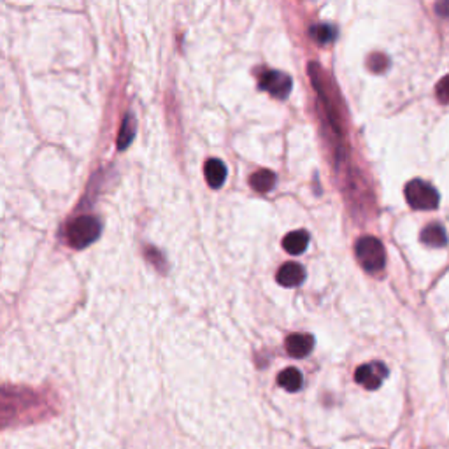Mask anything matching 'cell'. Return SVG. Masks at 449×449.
<instances>
[{
	"instance_id": "obj_11",
	"label": "cell",
	"mask_w": 449,
	"mask_h": 449,
	"mask_svg": "<svg viewBox=\"0 0 449 449\" xmlns=\"http://www.w3.org/2000/svg\"><path fill=\"white\" fill-rule=\"evenodd\" d=\"M249 184H251L253 190H256L258 194H267V191H271L272 188L276 187V174L272 171H263L255 172L249 179Z\"/></svg>"
},
{
	"instance_id": "obj_12",
	"label": "cell",
	"mask_w": 449,
	"mask_h": 449,
	"mask_svg": "<svg viewBox=\"0 0 449 449\" xmlns=\"http://www.w3.org/2000/svg\"><path fill=\"white\" fill-rule=\"evenodd\" d=\"M302 383H304L302 372H300L299 369H295V367H288V369H285L278 376L279 386L285 388L286 391H292V393L293 391H299L300 388H302Z\"/></svg>"
},
{
	"instance_id": "obj_4",
	"label": "cell",
	"mask_w": 449,
	"mask_h": 449,
	"mask_svg": "<svg viewBox=\"0 0 449 449\" xmlns=\"http://www.w3.org/2000/svg\"><path fill=\"white\" fill-rule=\"evenodd\" d=\"M292 77L281 70H265L260 76V88L265 90L267 93H271L276 99H286L292 92Z\"/></svg>"
},
{
	"instance_id": "obj_6",
	"label": "cell",
	"mask_w": 449,
	"mask_h": 449,
	"mask_svg": "<svg viewBox=\"0 0 449 449\" xmlns=\"http://www.w3.org/2000/svg\"><path fill=\"white\" fill-rule=\"evenodd\" d=\"M306 279V271L300 263L288 262L281 267L276 274V281L279 283L285 288H295V286H300Z\"/></svg>"
},
{
	"instance_id": "obj_17",
	"label": "cell",
	"mask_w": 449,
	"mask_h": 449,
	"mask_svg": "<svg viewBox=\"0 0 449 449\" xmlns=\"http://www.w3.org/2000/svg\"><path fill=\"white\" fill-rule=\"evenodd\" d=\"M435 11H437V15L441 16V18H449V0L439 2V4L435 6Z\"/></svg>"
},
{
	"instance_id": "obj_7",
	"label": "cell",
	"mask_w": 449,
	"mask_h": 449,
	"mask_svg": "<svg viewBox=\"0 0 449 449\" xmlns=\"http://www.w3.org/2000/svg\"><path fill=\"white\" fill-rule=\"evenodd\" d=\"M286 351L293 358H306L314 347V337L310 333H292L286 339Z\"/></svg>"
},
{
	"instance_id": "obj_5",
	"label": "cell",
	"mask_w": 449,
	"mask_h": 449,
	"mask_svg": "<svg viewBox=\"0 0 449 449\" xmlns=\"http://www.w3.org/2000/svg\"><path fill=\"white\" fill-rule=\"evenodd\" d=\"M388 377V367L383 362H370L363 363L354 372V381L362 384L365 390H377L383 384V381Z\"/></svg>"
},
{
	"instance_id": "obj_8",
	"label": "cell",
	"mask_w": 449,
	"mask_h": 449,
	"mask_svg": "<svg viewBox=\"0 0 449 449\" xmlns=\"http://www.w3.org/2000/svg\"><path fill=\"white\" fill-rule=\"evenodd\" d=\"M204 175L205 181L211 188L218 190L225 184V179H227V167L218 158H211V160L205 162L204 165Z\"/></svg>"
},
{
	"instance_id": "obj_10",
	"label": "cell",
	"mask_w": 449,
	"mask_h": 449,
	"mask_svg": "<svg viewBox=\"0 0 449 449\" xmlns=\"http://www.w3.org/2000/svg\"><path fill=\"white\" fill-rule=\"evenodd\" d=\"M309 234L306 230H295L290 232L285 239H283V248L290 255H302L309 246Z\"/></svg>"
},
{
	"instance_id": "obj_15",
	"label": "cell",
	"mask_w": 449,
	"mask_h": 449,
	"mask_svg": "<svg viewBox=\"0 0 449 449\" xmlns=\"http://www.w3.org/2000/svg\"><path fill=\"white\" fill-rule=\"evenodd\" d=\"M367 65H369V69L372 70V72L381 74L388 69L390 60H388L384 55H381V53H374V55H370L369 60H367Z\"/></svg>"
},
{
	"instance_id": "obj_3",
	"label": "cell",
	"mask_w": 449,
	"mask_h": 449,
	"mask_svg": "<svg viewBox=\"0 0 449 449\" xmlns=\"http://www.w3.org/2000/svg\"><path fill=\"white\" fill-rule=\"evenodd\" d=\"M406 200L407 204L413 209H418V211H432L439 205V191L432 187L427 181H421V179H413L406 184Z\"/></svg>"
},
{
	"instance_id": "obj_1",
	"label": "cell",
	"mask_w": 449,
	"mask_h": 449,
	"mask_svg": "<svg viewBox=\"0 0 449 449\" xmlns=\"http://www.w3.org/2000/svg\"><path fill=\"white\" fill-rule=\"evenodd\" d=\"M100 221L95 216H79L67 227V241L72 248L84 249L100 237Z\"/></svg>"
},
{
	"instance_id": "obj_16",
	"label": "cell",
	"mask_w": 449,
	"mask_h": 449,
	"mask_svg": "<svg viewBox=\"0 0 449 449\" xmlns=\"http://www.w3.org/2000/svg\"><path fill=\"white\" fill-rule=\"evenodd\" d=\"M435 95H437L439 102L449 104V74L442 77L435 86Z\"/></svg>"
},
{
	"instance_id": "obj_9",
	"label": "cell",
	"mask_w": 449,
	"mask_h": 449,
	"mask_svg": "<svg viewBox=\"0 0 449 449\" xmlns=\"http://www.w3.org/2000/svg\"><path fill=\"white\" fill-rule=\"evenodd\" d=\"M420 239L425 246H430V248H442V246H446V242H448V234H446L442 225H439V223H432V225H427V227L421 230Z\"/></svg>"
},
{
	"instance_id": "obj_13",
	"label": "cell",
	"mask_w": 449,
	"mask_h": 449,
	"mask_svg": "<svg viewBox=\"0 0 449 449\" xmlns=\"http://www.w3.org/2000/svg\"><path fill=\"white\" fill-rule=\"evenodd\" d=\"M134 136H136V120H134V116L127 114L123 120V125H121L120 136H118V148L125 150L132 143Z\"/></svg>"
},
{
	"instance_id": "obj_2",
	"label": "cell",
	"mask_w": 449,
	"mask_h": 449,
	"mask_svg": "<svg viewBox=\"0 0 449 449\" xmlns=\"http://www.w3.org/2000/svg\"><path fill=\"white\" fill-rule=\"evenodd\" d=\"M354 253H356V260L360 262V265L367 272H379L384 269L386 253H384V246L379 239L372 237V235L358 239Z\"/></svg>"
},
{
	"instance_id": "obj_14",
	"label": "cell",
	"mask_w": 449,
	"mask_h": 449,
	"mask_svg": "<svg viewBox=\"0 0 449 449\" xmlns=\"http://www.w3.org/2000/svg\"><path fill=\"white\" fill-rule=\"evenodd\" d=\"M310 37L320 44H329L332 40H336L337 30L330 23H322V25H314L310 29Z\"/></svg>"
}]
</instances>
